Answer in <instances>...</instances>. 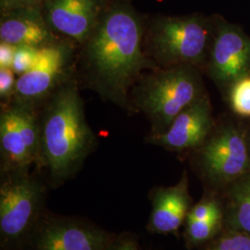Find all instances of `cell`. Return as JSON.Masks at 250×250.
<instances>
[{"label": "cell", "mask_w": 250, "mask_h": 250, "mask_svg": "<svg viewBox=\"0 0 250 250\" xmlns=\"http://www.w3.org/2000/svg\"><path fill=\"white\" fill-rule=\"evenodd\" d=\"M101 0H46L45 18L54 33L83 45L99 23Z\"/></svg>", "instance_id": "12"}, {"label": "cell", "mask_w": 250, "mask_h": 250, "mask_svg": "<svg viewBox=\"0 0 250 250\" xmlns=\"http://www.w3.org/2000/svg\"><path fill=\"white\" fill-rule=\"evenodd\" d=\"M203 174L215 184L233 182L248 172L250 157L246 138L238 129L225 127L199 147Z\"/></svg>", "instance_id": "9"}, {"label": "cell", "mask_w": 250, "mask_h": 250, "mask_svg": "<svg viewBox=\"0 0 250 250\" xmlns=\"http://www.w3.org/2000/svg\"><path fill=\"white\" fill-rule=\"evenodd\" d=\"M39 1L40 0H1V9L2 12H6L13 9L36 6Z\"/></svg>", "instance_id": "24"}, {"label": "cell", "mask_w": 250, "mask_h": 250, "mask_svg": "<svg viewBox=\"0 0 250 250\" xmlns=\"http://www.w3.org/2000/svg\"><path fill=\"white\" fill-rule=\"evenodd\" d=\"M17 75L12 69H0V99L2 105H9L14 99Z\"/></svg>", "instance_id": "21"}, {"label": "cell", "mask_w": 250, "mask_h": 250, "mask_svg": "<svg viewBox=\"0 0 250 250\" xmlns=\"http://www.w3.org/2000/svg\"><path fill=\"white\" fill-rule=\"evenodd\" d=\"M16 47L0 42V69H11Z\"/></svg>", "instance_id": "23"}, {"label": "cell", "mask_w": 250, "mask_h": 250, "mask_svg": "<svg viewBox=\"0 0 250 250\" xmlns=\"http://www.w3.org/2000/svg\"><path fill=\"white\" fill-rule=\"evenodd\" d=\"M232 110L243 117H250V75L233 83L231 91Z\"/></svg>", "instance_id": "18"}, {"label": "cell", "mask_w": 250, "mask_h": 250, "mask_svg": "<svg viewBox=\"0 0 250 250\" xmlns=\"http://www.w3.org/2000/svg\"><path fill=\"white\" fill-rule=\"evenodd\" d=\"M205 250H250V235L232 229L208 244Z\"/></svg>", "instance_id": "17"}, {"label": "cell", "mask_w": 250, "mask_h": 250, "mask_svg": "<svg viewBox=\"0 0 250 250\" xmlns=\"http://www.w3.org/2000/svg\"><path fill=\"white\" fill-rule=\"evenodd\" d=\"M79 45L57 39L41 48L34 67L19 76L12 101L34 107L42 106L63 83L73 76Z\"/></svg>", "instance_id": "6"}, {"label": "cell", "mask_w": 250, "mask_h": 250, "mask_svg": "<svg viewBox=\"0 0 250 250\" xmlns=\"http://www.w3.org/2000/svg\"><path fill=\"white\" fill-rule=\"evenodd\" d=\"M42 106L36 167L45 170L47 186L56 189L78 173L98 140L86 121L74 76L63 83Z\"/></svg>", "instance_id": "2"}, {"label": "cell", "mask_w": 250, "mask_h": 250, "mask_svg": "<svg viewBox=\"0 0 250 250\" xmlns=\"http://www.w3.org/2000/svg\"><path fill=\"white\" fill-rule=\"evenodd\" d=\"M151 212L146 229L152 233L168 234L176 232L186 223L191 209L192 199L189 193L187 171L178 183L171 187H159L150 192Z\"/></svg>", "instance_id": "13"}, {"label": "cell", "mask_w": 250, "mask_h": 250, "mask_svg": "<svg viewBox=\"0 0 250 250\" xmlns=\"http://www.w3.org/2000/svg\"><path fill=\"white\" fill-rule=\"evenodd\" d=\"M229 197V223L232 229L250 235V172L233 181Z\"/></svg>", "instance_id": "15"}, {"label": "cell", "mask_w": 250, "mask_h": 250, "mask_svg": "<svg viewBox=\"0 0 250 250\" xmlns=\"http://www.w3.org/2000/svg\"><path fill=\"white\" fill-rule=\"evenodd\" d=\"M40 130L36 107L12 101L0 115V172L30 171L36 166Z\"/></svg>", "instance_id": "7"}, {"label": "cell", "mask_w": 250, "mask_h": 250, "mask_svg": "<svg viewBox=\"0 0 250 250\" xmlns=\"http://www.w3.org/2000/svg\"><path fill=\"white\" fill-rule=\"evenodd\" d=\"M2 13L0 20V42L2 43L15 47L42 48L59 39L36 5Z\"/></svg>", "instance_id": "14"}, {"label": "cell", "mask_w": 250, "mask_h": 250, "mask_svg": "<svg viewBox=\"0 0 250 250\" xmlns=\"http://www.w3.org/2000/svg\"><path fill=\"white\" fill-rule=\"evenodd\" d=\"M212 127V107L204 94L185 108L163 133L149 134L146 142L170 151L196 149L205 143Z\"/></svg>", "instance_id": "10"}, {"label": "cell", "mask_w": 250, "mask_h": 250, "mask_svg": "<svg viewBox=\"0 0 250 250\" xmlns=\"http://www.w3.org/2000/svg\"><path fill=\"white\" fill-rule=\"evenodd\" d=\"M221 213H223L221 207L214 197H206L201 199L197 205L193 206L191 208L187 217L186 223L200 222Z\"/></svg>", "instance_id": "20"}, {"label": "cell", "mask_w": 250, "mask_h": 250, "mask_svg": "<svg viewBox=\"0 0 250 250\" xmlns=\"http://www.w3.org/2000/svg\"><path fill=\"white\" fill-rule=\"evenodd\" d=\"M40 50L41 48L33 46L16 47L11 69L17 77L24 74L34 67L39 58Z\"/></svg>", "instance_id": "19"}, {"label": "cell", "mask_w": 250, "mask_h": 250, "mask_svg": "<svg viewBox=\"0 0 250 250\" xmlns=\"http://www.w3.org/2000/svg\"><path fill=\"white\" fill-rule=\"evenodd\" d=\"M114 234L87 219L47 209L21 250H105Z\"/></svg>", "instance_id": "8"}, {"label": "cell", "mask_w": 250, "mask_h": 250, "mask_svg": "<svg viewBox=\"0 0 250 250\" xmlns=\"http://www.w3.org/2000/svg\"><path fill=\"white\" fill-rule=\"evenodd\" d=\"M205 94L197 67L161 68L143 74L131 91V107L143 112L151 134L163 133L188 106Z\"/></svg>", "instance_id": "3"}, {"label": "cell", "mask_w": 250, "mask_h": 250, "mask_svg": "<svg viewBox=\"0 0 250 250\" xmlns=\"http://www.w3.org/2000/svg\"><path fill=\"white\" fill-rule=\"evenodd\" d=\"M46 182L30 171L1 172L0 247L21 250L47 210Z\"/></svg>", "instance_id": "4"}, {"label": "cell", "mask_w": 250, "mask_h": 250, "mask_svg": "<svg viewBox=\"0 0 250 250\" xmlns=\"http://www.w3.org/2000/svg\"><path fill=\"white\" fill-rule=\"evenodd\" d=\"M105 250H140L137 235L131 232L115 233Z\"/></svg>", "instance_id": "22"}, {"label": "cell", "mask_w": 250, "mask_h": 250, "mask_svg": "<svg viewBox=\"0 0 250 250\" xmlns=\"http://www.w3.org/2000/svg\"><path fill=\"white\" fill-rule=\"evenodd\" d=\"M209 29L197 16L157 21L145 30L144 45L147 56L161 68L199 67L209 50Z\"/></svg>", "instance_id": "5"}, {"label": "cell", "mask_w": 250, "mask_h": 250, "mask_svg": "<svg viewBox=\"0 0 250 250\" xmlns=\"http://www.w3.org/2000/svg\"><path fill=\"white\" fill-rule=\"evenodd\" d=\"M222 222L223 213L200 222L186 223V238L188 245L195 247L211 241L220 231Z\"/></svg>", "instance_id": "16"}, {"label": "cell", "mask_w": 250, "mask_h": 250, "mask_svg": "<svg viewBox=\"0 0 250 250\" xmlns=\"http://www.w3.org/2000/svg\"><path fill=\"white\" fill-rule=\"evenodd\" d=\"M208 71L219 84L235 83L250 69V38L231 24L219 27L208 50Z\"/></svg>", "instance_id": "11"}, {"label": "cell", "mask_w": 250, "mask_h": 250, "mask_svg": "<svg viewBox=\"0 0 250 250\" xmlns=\"http://www.w3.org/2000/svg\"><path fill=\"white\" fill-rule=\"evenodd\" d=\"M144 35L142 21L130 7L118 5L105 11L80 46L84 85L122 108H131V91L144 71L160 69L146 52Z\"/></svg>", "instance_id": "1"}]
</instances>
